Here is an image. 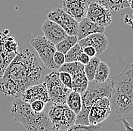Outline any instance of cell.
<instances>
[{
  "mask_svg": "<svg viewBox=\"0 0 133 131\" xmlns=\"http://www.w3.org/2000/svg\"><path fill=\"white\" fill-rule=\"evenodd\" d=\"M78 41L79 40L76 35H67L64 40L55 44L56 50L61 52L65 55L68 50L71 49L75 44L78 42Z\"/></svg>",
  "mask_w": 133,
  "mask_h": 131,
  "instance_id": "cell-19",
  "label": "cell"
},
{
  "mask_svg": "<svg viewBox=\"0 0 133 131\" xmlns=\"http://www.w3.org/2000/svg\"><path fill=\"white\" fill-rule=\"evenodd\" d=\"M110 103L109 97H100L91 105L89 121L90 124H98L104 121L110 115Z\"/></svg>",
  "mask_w": 133,
  "mask_h": 131,
  "instance_id": "cell-10",
  "label": "cell"
},
{
  "mask_svg": "<svg viewBox=\"0 0 133 131\" xmlns=\"http://www.w3.org/2000/svg\"><path fill=\"white\" fill-rule=\"evenodd\" d=\"M83 52H85L86 55H88L90 58L94 57V56H95L97 55L95 49L93 46H91L83 47Z\"/></svg>",
  "mask_w": 133,
  "mask_h": 131,
  "instance_id": "cell-29",
  "label": "cell"
},
{
  "mask_svg": "<svg viewBox=\"0 0 133 131\" xmlns=\"http://www.w3.org/2000/svg\"><path fill=\"white\" fill-rule=\"evenodd\" d=\"M41 66L30 49L20 51L0 78V92L6 96L18 98L30 86L39 83Z\"/></svg>",
  "mask_w": 133,
  "mask_h": 131,
  "instance_id": "cell-1",
  "label": "cell"
},
{
  "mask_svg": "<svg viewBox=\"0 0 133 131\" xmlns=\"http://www.w3.org/2000/svg\"><path fill=\"white\" fill-rule=\"evenodd\" d=\"M112 93V81L109 78L104 82H98L95 80L89 81L85 92L81 95V112L89 114V110L93 102L100 97H110Z\"/></svg>",
  "mask_w": 133,
  "mask_h": 131,
  "instance_id": "cell-5",
  "label": "cell"
},
{
  "mask_svg": "<svg viewBox=\"0 0 133 131\" xmlns=\"http://www.w3.org/2000/svg\"><path fill=\"white\" fill-rule=\"evenodd\" d=\"M110 67L104 61H100L99 65L97 67L96 72L94 77V80L98 82H104L109 79L110 75Z\"/></svg>",
  "mask_w": 133,
  "mask_h": 131,
  "instance_id": "cell-21",
  "label": "cell"
},
{
  "mask_svg": "<svg viewBox=\"0 0 133 131\" xmlns=\"http://www.w3.org/2000/svg\"><path fill=\"white\" fill-rule=\"evenodd\" d=\"M82 46H93L97 52V55H101L107 49L108 46V40L104 33H96L91 34L78 41Z\"/></svg>",
  "mask_w": 133,
  "mask_h": 131,
  "instance_id": "cell-15",
  "label": "cell"
},
{
  "mask_svg": "<svg viewBox=\"0 0 133 131\" xmlns=\"http://www.w3.org/2000/svg\"><path fill=\"white\" fill-rule=\"evenodd\" d=\"M72 78H73L72 90L80 93L81 95L83 94L85 92L89 84V80L85 75L84 70L73 75Z\"/></svg>",
  "mask_w": 133,
  "mask_h": 131,
  "instance_id": "cell-17",
  "label": "cell"
},
{
  "mask_svg": "<svg viewBox=\"0 0 133 131\" xmlns=\"http://www.w3.org/2000/svg\"><path fill=\"white\" fill-rule=\"evenodd\" d=\"M105 27L101 26L97 23L93 22L90 19L87 17H84L79 22L78 28V40H80L83 38L96 33H104Z\"/></svg>",
  "mask_w": 133,
  "mask_h": 131,
  "instance_id": "cell-16",
  "label": "cell"
},
{
  "mask_svg": "<svg viewBox=\"0 0 133 131\" xmlns=\"http://www.w3.org/2000/svg\"><path fill=\"white\" fill-rule=\"evenodd\" d=\"M48 19L59 24L68 35H76L78 33L79 22L61 8H56L48 13Z\"/></svg>",
  "mask_w": 133,
  "mask_h": 131,
  "instance_id": "cell-9",
  "label": "cell"
},
{
  "mask_svg": "<svg viewBox=\"0 0 133 131\" xmlns=\"http://www.w3.org/2000/svg\"><path fill=\"white\" fill-rule=\"evenodd\" d=\"M8 33V30L0 32V78L18 52L19 43Z\"/></svg>",
  "mask_w": 133,
  "mask_h": 131,
  "instance_id": "cell-6",
  "label": "cell"
},
{
  "mask_svg": "<svg viewBox=\"0 0 133 131\" xmlns=\"http://www.w3.org/2000/svg\"><path fill=\"white\" fill-rule=\"evenodd\" d=\"M11 115L15 121L21 123L27 130H53L47 110L35 112L30 104L20 97L12 102Z\"/></svg>",
  "mask_w": 133,
  "mask_h": 131,
  "instance_id": "cell-3",
  "label": "cell"
},
{
  "mask_svg": "<svg viewBox=\"0 0 133 131\" xmlns=\"http://www.w3.org/2000/svg\"><path fill=\"white\" fill-rule=\"evenodd\" d=\"M30 104L33 111L38 113L43 111L45 109V107L47 105L46 103H45L43 101H41V100H35Z\"/></svg>",
  "mask_w": 133,
  "mask_h": 131,
  "instance_id": "cell-27",
  "label": "cell"
},
{
  "mask_svg": "<svg viewBox=\"0 0 133 131\" xmlns=\"http://www.w3.org/2000/svg\"><path fill=\"white\" fill-rule=\"evenodd\" d=\"M83 52V48L77 42L74 46L68 50V52L65 54V61L66 62H73L77 61L79 56Z\"/></svg>",
  "mask_w": 133,
  "mask_h": 131,
  "instance_id": "cell-24",
  "label": "cell"
},
{
  "mask_svg": "<svg viewBox=\"0 0 133 131\" xmlns=\"http://www.w3.org/2000/svg\"><path fill=\"white\" fill-rule=\"evenodd\" d=\"M44 80L46 83L51 102L53 103L65 104L66 98L72 90L66 87L61 81L59 71L54 70L50 74L45 75Z\"/></svg>",
  "mask_w": 133,
  "mask_h": 131,
  "instance_id": "cell-7",
  "label": "cell"
},
{
  "mask_svg": "<svg viewBox=\"0 0 133 131\" xmlns=\"http://www.w3.org/2000/svg\"><path fill=\"white\" fill-rule=\"evenodd\" d=\"M90 59H91V58L89 57L88 55H86L85 52H82L81 54H80V55L79 56V58H78V61H79V62H80V63H82L83 65H86L89 61H90Z\"/></svg>",
  "mask_w": 133,
  "mask_h": 131,
  "instance_id": "cell-30",
  "label": "cell"
},
{
  "mask_svg": "<svg viewBox=\"0 0 133 131\" xmlns=\"http://www.w3.org/2000/svg\"><path fill=\"white\" fill-rule=\"evenodd\" d=\"M41 29L44 36L55 45L64 40L68 35L60 25L50 19L44 21Z\"/></svg>",
  "mask_w": 133,
  "mask_h": 131,
  "instance_id": "cell-14",
  "label": "cell"
},
{
  "mask_svg": "<svg viewBox=\"0 0 133 131\" xmlns=\"http://www.w3.org/2000/svg\"><path fill=\"white\" fill-rule=\"evenodd\" d=\"M20 98L28 103H31L35 100H41L46 104L51 102L45 82L30 86L24 91Z\"/></svg>",
  "mask_w": 133,
  "mask_h": 131,
  "instance_id": "cell-12",
  "label": "cell"
},
{
  "mask_svg": "<svg viewBox=\"0 0 133 131\" xmlns=\"http://www.w3.org/2000/svg\"><path fill=\"white\" fill-rule=\"evenodd\" d=\"M30 45L36 51L45 67L53 71L59 69L53 60V55L56 52L54 43L50 42L45 36H36L30 40Z\"/></svg>",
  "mask_w": 133,
  "mask_h": 131,
  "instance_id": "cell-8",
  "label": "cell"
},
{
  "mask_svg": "<svg viewBox=\"0 0 133 131\" xmlns=\"http://www.w3.org/2000/svg\"><path fill=\"white\" fill-rule=\"evenodd\" d=\"M131 1H132V0H128V2H129H129H130Z\"/></svg>",
  "mask_w": 133,
  "mask_h": 131,
  "instance_id": "cell-33",
  "label": "cell"
},
{
  "mask_svg": "<svg viewBox=\"0 0 133 131\" xmlns=\"http://www.w3.org/2000/svg\"><path fill=\"white\" fill-rule=\"evenodd\" d=\"M59 77H60L61 81L63 83V84L65 85L69 89L72 90V86H73L72 76L65 71H59Z\"/></svg>",
  "mask_w": 133,
  "mask_h": 131,
  "instance_id": "cell-26",
  "label": "cell"
},
{
  "mask_svg": "<svg viewBox=\"0 0 133 131\" xmlns=\"http://www.w3.org/2000/svg\"><path fill=\"white\" fill-rule=\"evenodd\" d=\"M122 122L123 123L125 127V129H126L127 130H133V127H131L129 126V124L127 122V120H123Z\"/></svg>",
  "mask_w": 133,
  "mask_h": 131,
  "instance_id": "cell-31",
  "label": "cell"
},
{
  "mask_svg": "<svg viewBox=\"0 0 133 131\" xmlns=\"http://www.w3.org/2000/svg\"><path fill=\"white\" fill-rule=\"evenodd\" d=\"M53 130H68L75 124L76 115L66 104L53 103L47 110Z\"/></svg>",
  "mask_w": 133,
  "mask_h": 131,
  "instance_id": "cell-4",
  "label": "cell"
},
{
  "mask_svg": "<svg viewBox=\"0 0 133 131\" xmlns=\"http://www.w3.org/2000/svg\"><path fill=\"white\" fill-rule=\"evenodd\" d=\"M100 61H101V60L99 58L94 56V57L91 58L90 61L86 65H85L84 71L85 73V75H86L89 81L94 80V77H95V74L97 67L99 65Z\"/></svg>",
  "mask_w": 133,
  "mask_h": 131,
  "instance_id": "cell-22",
  "label": "cell"
},
{
  "mask_svg": "<svg viewBox=\"0 0 133 131\" xmlns=\"http://www.w3.org/2000/svg\"><path fill=\"white\" fill-rule=\"evenodd\" d=\"M53 60H54V62L55 63V65L58 66V67H60L61 66H62L66 62L65 61V55L64 53H62L61 52L56 50V52H55V54L53 55Z\"/></svg>",
  "mask_w": 133,
  "mask_h": 131,
  "instance_id": "cell-28",
  "label": "cell"
},
{
  "mask_svg": "<svg viewBox=\"0 0 133 131\" xmlns=\"http://www.w3.org/2000/svg\"><path fill=\"white\" fill-rule=\"evenodd\" d=\"M85 65L79 61L73 62H65L62 66H61L58 69V71H65L70 74L71 76L75 74L83 71Z\"/></svg>",
  "mask_w": 133,
  "mask_h": 131,
  "instance_id": "cell-23",
  "label": "cell"
},
{
  "mask_svg": "<svg viewBox=\"0 0 133 131\" xmlns=\"http://www.w3.org/2000/svg\"><path fill=\"white\" fill-rule=\"evenodd\" d=\"M129 7L133 10V0H132V1L129 2Z\"/></svg>",
  "mask_w": 133,
  "mask_h": 131,
  "instance_id": "cell-32",
  "label": "cell"
},
{
  "mask_svg": "<svg viewBox=\"0 0 133 131\" xmlns=\"http://www.w3.org/2000/svg\"><path fill=\"white\" fill-rule=\"evenodd\" d=\"M102 130L101 123L98 124H74L68 130H87V131H100Z\"/></svg>",
  "mask_w": 133,
  "mask_h": 131,
  "instance_id": "cell-25",
  "label": "cell"
},
{
  "mask_svg": "<svg viewBox=\"0 0 133 131\" xmlns=\"http://www.w3.org/2000/svg\"><path fill=\"white\" fill-rule=\"evenodd\" d=\"M66 104L74 113L78 114L82 108L81 94L72 90L66 98Z\"/></svg>",
  "mask_w": 133,
  "mask_h": 131,
  "instance_id": "cell-18",
  "label": "cell"
},
{
  "mask_svg": "<svg viewBox=\"0 0 133 131\" xmlns=\"http://www.w3.org/2000/svg\"><path fill=\"white\" fill-rule=\"evenodd\" d=\"M98 2L108 8L109 10H113L119 11L125 8L129 7V3L128 0H98Z\"/></svg>",
  "mask_w": 133,
  "mask_h": 131,
  "instance_id": "cell-20",
  "label": "cell"
},
{
  "mask_svg": "<svg viewBox=\"0 0 133 131\" xmlns=\"http://www.w3.org/2000/svg\"><path fill=\"white\" fill-rule=\"evenodd\" d=\"M110 79V118L117 123L123 120H133V63Z\"/></svg>",
  "mask_w": 133,
  "mask_h": 131,
  "instance_id": "cell-2",
  "label": "cell"
},
{
  "mask_svg": "<svg viewBox=\"0 0 133 131\" xmlns=\"http://www.w3.org/2000/svg\"><path fill=\"white\" fill-rule=\"evenodd\" d=\"M89 1L88 0H63V9L79 22L86 17Z\"/></svg>",
  "mask_w": 133,
  "mask_h": 131,
  "instance_id": "cell-13",
  "label": "cell"
},
{
  "mask_svg": "<svg viewBox=\"0 0 133 131\" xmlns=\"http://www.w3.org/2000/svg\"><path fill=\"white\" fill-rule=\"evenodd\" d=\"M85 17L104 27H107L112 22L110 10L97 2H89Z\"/></svg>",
  "mask_w": 133,
  "mask_h": 131,
  "instance_id": "cell-11",
  "label": "cell"
}]
</instances>
